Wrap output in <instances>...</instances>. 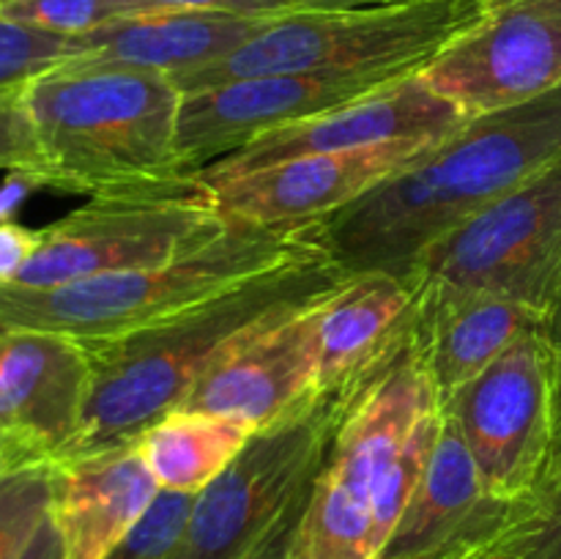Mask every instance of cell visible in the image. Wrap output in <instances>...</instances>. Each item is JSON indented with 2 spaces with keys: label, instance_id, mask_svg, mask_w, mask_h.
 Here are the masks:
<instances>
[{
  "label": "cell",
  "instance_id": "8992f818",
  "mask_svg": "<svg viewBox=\"0 0 561 559\" xmlns=\"http://www.w3.org/2000/svg\"><path fill=\"white\" fill-rule=\"evenodd\" d=\"M485 0H411L343 11H294L228 58L175 77L181 93L263 75H414L477 22Z\"/></svg>",
  "mask_w": 561,
  "mask_h": 559
},
{
  "label": "cell",
  "instance_id": "8d00e7d4",
  "mask_svg": "<svg viewBox=\"0 0 561 559\" xmlns=\"http://www.w3.org/2000/svg\"><path fill=\"white\" fill-rule=\"evenodd\" d=\"M279 559H290V554H285V557H279Z\"/></svg>",
  "mask_w": 561,
  "mask_h": 559
},
{
  "label": "cell",
  "instance_id": "4fadbf2b",
  "mask_svg": "<svg viewBox=\"0 0 561 559\" xmlns=\"http://www.w3.org/2000/svg\"><path fill=\"white\" fill-rule=\"evenodd\" d=\"M444 137L449 135L414 137L359 151L307 153L206 186L225 219L252 225L323 223L431 153Z\"/></svg>",
  "mask_w": 561,
  "mask_h": 559
},
{
  "label": "cell",
  "instance_id": "d6a6232c",
  "mask_svg": "<svg viewBox=\"0 0 561 559\" xmlns=\"http://www.w3.org/2000/svg\"><path fill=\"white\" fill-rule=\"evenodd\" d=\"M22 559H64V546H60V535L53 515H49L47 524L42 526V532H38L36 540L31 543Z\"/></svg>",
  "mask_w": 561,
  "mask_h": 559
},
{
  "label": "cell",
  "instance_id": "7a4b0ae2",
  "mask_svg": "<svg viewBox=\"0 0 561 559\" xmlns=\"http://www.w3.org/2000/svg\"><path fill=\"white\" fill-rule=\"evenodd\" d=\"M348 277L321 247L151 327L82 343L91 362V387L80 431L60 458L135 442L236 345L334 294Z\"/></svg>",
  "mask_w": 561,
  "mask_h": 559
},
{
  "label": "cell",
  "instance_id": "ffe728a7",
  "mask_svg": "<svg viewBox=\"0 0 561 559\" xmlns=\"http://www.w3.org/2000/svg\"><path fill=\"white\" fill-rule=\"evenodd\" d=\"M540 329V312L504 296L455 294L414 299V343L438 406L485 373L520 338Z\"/></svg>",
  "mask_w": 561,
  "mask_h": 559
},
{
  "label": "cell",
  "instance_id": "8fae6325",
  "mask_svg": "<svg viewBox=\"0 0 561 559\" xmlns=\"http://www.w3.org/2000/svg\"><path fill=\"white\" fill-rule=\"evenodd\" d=\"M422 82L466 118L540 99L561 85V0H485Z\"/></svg>",
  "mask_w": 561,
  "mask_h": 559
},
{
  "label": "cell",
  "instance_id": "e575fe53",
  "mask_svg": "<svg viewBox=\"0 0 561 559\" xmlns=\"http://www.w3.org/2000/svg\"><path fill=\"white\" fill-rule=\"evenodd\" d=\"M559 482H561V387L557 389V427H553L551 458H548L546 475H542V482H540V488H537V491H542V488L559 486Z\"/></svg>",
  "mask_w": 561,
  "mask_h": 559
},
{
  "label": "cell",
  "instance_id": "836d02e7",
  "mask_svg": "<svg viewBox=\"0 0 561 559\" xmlns=\"http://www.w3.org/2000/svg\"><path fill=\"white\" fill-rule=\"evenodd\" d=\"M299 11H343V9H373V5H398L411 0H294Z\"/></svg>",
  "mask_w": 561,
  "mask_h": 559
},
{
  "label": "cell",
  "instance_id": "44dd1931",
  "mask_svg": "<svg viewBox=\"0 0 561 559\" xmlns=\"http://www.w3.org/2000/svg\"><path fill=\"white\" fill-rule=\"evenodd\" d=\"M272 20L277 16L195 9L153 11L77 36V58L71 60L159 71L175 80L228 58Z\"/></svg>",
  "mask_w": 561,
  "mask_h": 559
},
{
  "label": "cell",
  "instance_id": "30bf717a",
  "mask_svg": "<svg viewBox=\"0 0 561 559\" xmlns=\"http://www.w3.org/2000/svg\"><path fill=\"white\" fill-rule=\"evenodd\" d=\"M444 414L455 420L488 491L524 502L540 488L557 427L553 360L540 329L466 384Z\"/></svg>",
  "mask_w": 561,
  "mask_h": 559
},
{
  "label": "cell",
  "instance_id": "484cf974",
  "mask_svg": "<svg viewBox=\"0 0 561 559\" xmlns=\"http://www.w3.org/2000/svg\"><path fill=\"white\" fill-rule=\"evenodd\" d=\"M77 58V36L38 31L0 14V96L20 93L36 77Z\"/></svg>",
  "mask_w": 561,
  "mask_h": 559
},
{
  "label": "cell",
  "instance_id": "e0dca14e",
  "mask_svg": "<svg viewBox=\"0 0 561 559\" xmlns=\"http://www.w3.org/2000/svg\"><path fill=\"white\" fill-rule=\"evenodd\" d=\"M91 387L80 340L0 327V425L25 455L55 460L77 436Z\"/></svg>",
  "mask_w": 561,
  "mask_h": 559
},
{
  "label": "cell",
  "instance_id": "d4e9b609",
  "mask_svg": "<svg viewBox=\"0 0 561 559\" xmlns=\"http://www.w3.org/2000/svg\"><path fill=\"white\" fill-rule=\"evenodd\" d=\"M469 559H561V482L518 502L504 529Z\"/></svg>",
  "mask_w": 561,
  "mask_h": 559
},
{
  "label": "cell",
  "instance_id": "1f68e13d",
  "mask_svg": "<svg viewBox=\"0 0 561 559\" xmlns=\"http://www.w3.org/2000/svg\"><path fill=\"white\" fill-rule=\"evenodd\" d=\"M33 190H42V186H38L31 175L9 173V179L0 184V223L14 217L16 208L22 206V201H25Z\"/></svg>",
  "mask_w": 561,
  "mask_h": 559
},
{
  "label": "cell",
  "instance_id": "d6986e66",
  "mask_svg": "<svg viewBox=\"0 0 561 559\" xmlns=\"http://www.w3.org/2000/svg\"><path fill=\"white\" fill-rule=\"evenodd\" d=\"M414 332V294L389 272L351 274L318 312V398H348Z\"/></svg>",
  "mask_w": 561,
  "mask_h": 559
},
{
  "label": "cell",
  "instance_id": "52a82bcc",
  "mask_svg": "<svg viewBox=\"0 0 561 559\" xmlns=\"http://www.w3.org/2000/svg\"><path fill=\"white\" fill-rule=\"evenodd\" d=\"M345 398H316L263 427L195 493L173 559H279L290 554Z\"/></svg>",
  "mask_w": 561,
  "mask_h": 559
},
{
  "label": "cell",
  "instance_id": "7c38bea8",
  "mask_svg": "<svg viewBox=\"0 0 561 559\" xmlns=\"http://www.w3.org/2000/svg\"><path fill=\"white\" fill-rule=\"evenodd\" d=\"M398 77L405 75H376V71L263 75L181 93L179 132H175L181 173L197 179L208 164L241 151L257 137L340 107Z\"/></svg>",
  "mask_w": 561,
  "mask_h": 559
},
{
  "label": "cell",
  "instance_id": "ba28073f",
  "mask_svg": "<svg viewBox=\"0 0 561 559\" xmlns=\"http://www.w3.org/2000/svg\"><path fill=\"white\" fill-rule=\"evenodd\" d=\"M561 274V162L433 241L405 274L414 299L491 294L546 310Z\"/></svg>",
  "mask_w": 561,
  "mask_h": 559
},
{
  "label": "cell",
  "instance_id": "d590c367",
  "mask_svg": "<svg viewBox=\"0 0 561 559\" xmlns=\"http://www.w3.org/2000/svg\"><path fill=\"white\" fill-rule=\"evenodd\" d=\"M27 460H38V458H31V455L22 453V449L11 442L9 433L3 431V425H0V471L11 469V466L16 464H27Z\"/></svg>",
  "mask_w": 561,
  "mask_h": 559
},
{
  "label": "cell",
  "instance_id": "9a60e30c",
  "mask_svg": "<svg viewBox=\"0 0 561 559\" xmlns=\"http://www.w3.org/2000/svg\"><path fill=\"white\" fill-rule=\"evenodd\" d=\"M323 299L236 345L197 378L175 409L236 417L263 431L312 403Z\"/></svg>",
  "mask_w": 561,
  "mask_h": 559
},
{
  "label": "cell",
  "instance_id": "603a6c76",
  "mask_svg": "<svg viewBox=\"0 0 561 559\" xmlns=\"http://www.w3.org/2000/svg\"><path fill=\"white\" fill-rule=\"evenodd\" d=\"M53 513V460L0 471V559H22Z\"/></svg>",
  "mask_w": 561,
  "mask_h": 559
},
{
  "label": "cell",
  "instance_id": "83f0119b",
  "mask_svg": "<svg viewBox=\"0 0 561 559\" xmlns=\"http://www.w3.org/2000/svg\"><path fill=\"white\" fill-rule=\"evenodd\" d=\"M0 170L31 175L38 186H44L42 146L22 91L0 96Z\"/></svg>",
  "mask_w": 561,
  "mask_h": 559
},
{
  "label": "cell",
  "instance_id": "cb8c5ba5",
  "mask_svg": "<svg viewBox=\"0 0 561 559\" xmlns=\"http://www.w3.org/2000/svg\"><path fill=\"white\" fill-rule=\"evenodd\" d=\"M168 9L159 0H0L5 20L58 36H85L99 27Z\"/></svg>",
  "mask_w": 561,
  "mask_h": 559
},
{
  "label": "cell",
  "instance_id": "4dcf8cb0",
  "mask_svg": "<svg viewBox=\"0 0 561 559\" xmlns=\"http://www.w3.org/2000/svg\"><path fill=\"white\" fill-rule=\"evenodd\" d=\"M540 338L548 345L553 360V387H561V274L557 280L551 299L540 316Z\"/></svg>",
  "mask_w": 561,
  "mask_h": 559
},
{
  "label": "cell",
  "instance_id": "3957f363",
  "mask_svg": "<svg viewBox=\"0 0 561 559\" xmlns=\"http://www.w3.org/2000/svg\"><path fill=\"white\" fill-rule=\"evenodd\" d=\"M442 431L411 338L345 398L290 559H378Z\"/></svg>",
  "mask_w": 561,
  "mask_h": 559
},
{
  "label": "cell",
  "instance_id": "5bb4252c",
  "mask_svg": "<svg viewBox=\"0 0 561 559\" xmlns=\"http://www.w3.org/2000/svg\"><path fill=\"white\" fill-rule=\"evenodd\" d=\"M466 121L469 118L455 104L431 91L420 71H414L340 107L257 137L241 151L208 164L197 181L211 184L307 153L359 151L414 137L453 135Z\"/></svg>",
  "mask_w": 561,
  "mask_h": 559
},
{
  "label": "cell",
  "instance_id": "277c9868",
  "mask_svg": "<svg viewBox=\"0 0 561 559\" xmlns=\"http://www.w3.org/2000/svg\"><path fill=\"white\" fill-rule=\"evenodd\" d=\"M44 157V186L118 195L195 181L181 173V91L168 75L66 60L22 91Z\"/></svg>",
  "mask_w": 561,
  "mask_h": 559
},
{
  "label": "cell",
  "instance_id": "4316f807",
  "mask_svg": "<svg viewBox=\"0 0 561 559\" xmlns=\"http://www.w3.org/2000/svg\"><path fill=\"white\" fill-rule=\"evenodd\" d=\"M192 504L195 493L159 491L140 526L104 559H173Z\"/></svg>",
  "mask_w": 561,
  "mask_h": 559
},
{
  "label": "cell",
  "instance_id": "f1b7e54d",
  "mask_svg": "<svg viewBox=\"0 0 561 559\" xmlns=\"http://www.w3.org/2000/svg\"><path fill=\"white\" fill-rule=\"evenodd\" d=\"M42 244V230L5 219L0 223V285H11Z\"/></svg>",
  "mask_w": 561,
  "mask_h": 559
},
{
  "label": "cell",
  "instance_id": "5b68a950",
  "mask_svg": "<svg viewBox=\"0 0 561 559\" xmlns=\"http://www.w3.org/2000/svg\"><path fill=\"white\" fill-rule=\"evenodd\" d=\"M318 225L228 219L206 244L157 266L47 288L0 285V327L38 329L102 343L175 316L285 261L321 250Z\"/></svg>",
  "mask_w": 561,
  "mask_h": 559
},
{
  "label": "cell",
  "instance_id": "6da1fadb",
  "mask_svg": "<svg viewBox=\"0 0 561 559\" xmlns=\"http://www.w3.org/2000/svg\"><path fill=\"white\" fill-rule=\"evenodd\" d=\"M561 162V85L469 118L431 153L318 225L345 274L405 277L416 258L477 212Z\"/></svg>",
  "mask_w": 561,
  "mask_h": 559
},
{
  "label": "cell",
  "instance_id": "f546056e",
  "mask_svg": "<svg viewBox=\"0 0 561 559\" xmlns=\"http://www.w3.org/2000/svg\"><path fill=\"white\" fill-rule=\"evenodd\" d=\"M170 9H195V11H225V14L247 16H283L299 11L294 0H159Z\"/></svg>",
  "mask_w": 561,
  "mask_h": 559
},
{
  "label": "cell",
  "instance_id": "2e32d148",
  "mask_svg": "<svg viewBox=\"0 0 561 559\" xmlns=\"http://www.w3.org/2000/svg\"><path fill=\"white\" fill-rule=\"evenodd\" d=\"M518 502L488 491L455 420L442 431L378 559H469L513 518Z\"/></svg>",
  "mask_w": 561,
  "mask_h": 559
},
{
  "label": "cell",
  "instance_id": "9c48e42d",
  "mask_svg": "<svg viewBox=\"0 0 561 559\" xmlns=\"http://www.w3.org/2000/svg\"><path fill=\"white\" fill-rule=\"evenodd\" d=\"M228 219L203 181L96 195L42 228V244L11 285L47 288L157 266L206 244Z\"/></svg>",
  "mask_w": 561,
  "mask_h": 559
},
{
  "label": "cell",
  "instance_id": "ac0fdd59",
  "mask_svg": "<svg viewBox=\"0 0 561 559\" xmlns=\"http://www.w3.org/2000/svg\"><path fill=\"white\" fill-rule=\"evenodd\" d=\"M135 442L53 460V521L64 559H104L140 526L159 497Z\"/></svg>",
  "mask_w": 561,
  "mask_h": 559
},
{
  "label": "cell",
  "instance_id": "7402d4cb",
  "mask_svg": "<svg viewBox=\"0 0 561 559\" xmlns=\"http://www.w3.org/2000/svg\"><path fill=\"white\" fill-rule=\"evenodd\" d=\"M255 433L236 417L173 409L137 436V447L162 491L201 493L244 453Z\"/></svg>",
  "mask_w": 561,
  "mask_h": 559
}]
</instances>
